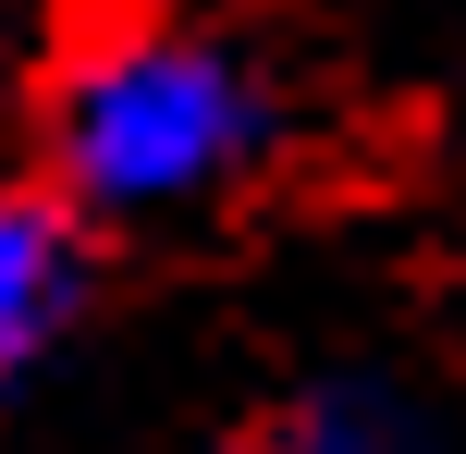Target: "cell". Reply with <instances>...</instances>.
<instances>
[{"label": "cell", "mask_w": 466, "mask_h": 454, "mask_svg": "<svg viewBox=\"0 0 466 454\" xmlns=\"http://www.w3.org/2000/svg\"><path fill=\"white\" fill-rule=\"evenodd\" d=\"M295 86L246 25L197 0H111L37 74V185L98 234H172L270 185Z\"/></svg>", "instance_id": "obj_1"}, {"label": "cell", "mask_w": 466, "mask_h": 454, "mask_svg": "<svg viewBox=\"0 0 466 454\" xmlns=\"http://www.w3.org/2000/svg\"><path fill=\"white\" fill-rule=\"evenodd\" d=\"M221 454H454V430L393 368H319V381H295L270 418H246Z\"/></svg>", "instance_id": "obj_3"}, {"label": "cell", "mask_w": 466, "mask_h": 454, "mask_svg": "<svg viewBox=\"0 0 466 454\" xmlns=\"http://www.w3.org/2000/svg\"><path fill=\"white\" fill-rule=\"evenodd\" d=\"M86 221L49 185H13L0 172V393H25L49 368V344L74 332V295H86Z\"/></svg>", "instance_id": "obj_2"}]
</instances>
